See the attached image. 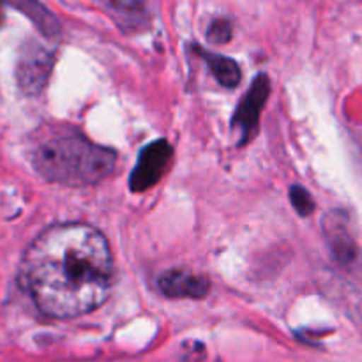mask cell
I'll use <instances>...</instances> for the list:
<instances>
[{"mask_svg":"<svg viewBox=\"0 0 362 362\" xmlns=\"http://www.w3.org/2000/svg\"><path fill=\"white\" fill-rule=\"evenodd\" d=\"M4 21V13H2V7H0V25H2Z\"/></svg>","mask_w":362,"mask_h":362,"instance_id":"12","label":"cell"},{"mask_svg":"<svg viewBox=\"0 0 362 362\" xmlns=\"http://www.w3.org/2000/svg\"><path fill=\"white\" fill-rule=\"evenodd\" d=\"M20 279L35 306L52 318L98 310L113 288V258L105 235L85 223L45 230L21 262Z\"/></svg>","mask_w":362,"mask_h":362,"instance_id":"1","label":"cell"},{"mask_svg":"<svg viewBox=\"0 0 362 362\" xmlns=\"http://www.w3.org/2000/svg\"><path fill=\"white\" fill-rule=\"evenodd\" d=\"M53 52L39 42H27L21 49L16 67L18 85L28 95H35L45 88L53 67Z\"/></svg>","mask_w":362,"mask_h":362,"instance_id":"3","label":"cell"},{"mask_svg":"<svg viewBox=\"0 0 362 362\" xmlns=\"http://www.w3.org/2000/svg\"><path fill=\"white\" fill-rule=\"evenodd\" d=\"M197 52L200 53L202 59L207 62V66L211 67L214 78L223 85V87H237V83L240 81V69L239 66H237L235 60L228 59V57L218 55V53H211L204 48H197Z\"/></svg>","mask_w":362,"mask_h":362,"instance_id":"9","label":"cell"},{"mask_svg":"<svg viewBox=\"0 0 362 362\" xmlns=\"http://www.w3.org/2000/svg\"><path fill=\"white\" fill-rule=\"evenodd\" d=\"M172 152V145L166 140L148 144L138 156V163L131 173V189L141 193V191H147L156 186L168 168Z\"/></svg>","mask_w":362,"mask_h":362,"instance_id":"4","label":"cell"},{"mask_svg":"<svg viewBox=\"0 0 362 362\" xmlns=\"http://www.w3.org/2000/svg\"><path fill=\"white\" fill-rule=\"evenodd\" d=\"M290 202L300 216H310L315 211L313 198H311L310 191L303 186L290 187Z\"/></svg>","mask_w":362,"mask_h":362,"instance_id":"10","label":"cell"},{"mask_svg":"<svg viewBox=\"0 0 362 362\" xmlns=\"http://www.w3.org/2000/svg\"><path fill=\"white\" fill-rule=\"evenodd\" d=\"M269 92H271V83L265 74H258L255 78L253 85L246 95L243 98L240 105L237 106L235 117H233V126L239 129L240 140L246 144L255 136L258 129V122H260L262 110H264L265 103H267Z\"/></svg>","mask_w":362,"mask_h":362,"instance_id":"5","label":"cell"},{"mask_svg":"<svg viewBox=\"0 0 362 362\" xmlns=\"http://www.w3.org/2000/svg\"><path fill=\"white\" fill-rule=\"evenodd\" d=\"M325 235H327L329 244H331L332 251H334L336 258L341 264H350L356 258V244H354L352 235L346 226L345 216L334 212L325 219Z\"/></svg>","mask_w":362,"mask_h":362,"instance_id":"8","label":"cell"},{"mask_svg":"<svg viewBox=\"0 0 362 362\" xmlns=\"http://www.w3.org/2000/svg\"><path fill=\"white\" fill-rule=\"evenodd\" d=\"M4 4H9L11 7L18 9L20 13H23L32 23L37 27V30L41 32L45 37L48 39H57L62 32L60 27V21L55 14L49 9H46L41 2L37 0H0Z\"/></svg>","mask_w":362,"mask_h":362,"instance_id":"7","label":"cell"},{"mask_svg":"<svg viewBox=\"0 0 362 362\" xmlns=\"http://www.w3.org/2000/svg\"><path fill=\"white\" fill-rule=\"evenodd\" d=\"M158 286L172 299H204L211 290V281L205 276L173 269L159 276Z\"/></svg>","mask_w":362,"mask_h":362,"instance_id":"6","label":"cell"},{"mask_svg":"<svg viewBox=\"0 0 362 362\" xmlns=\"http://www.w3.org/2000/svg\"><path fill=\"white\" fill-rule=\"evenodd\" d=\"M232 23H230L228 20H223V18H219V20H214L211 23V27H209V32H207V37L209 41L216 42V45H223V42H228L230 39H232Z\"/></svg>","mask_w":362,"mask_h":362,"instance_id":"11","label":"cell"},{"mask_svg":"<svg viewBox=\"0 0 362 362\" xmlns=\"http://www.w3.org/2000/svg\"><path fill=\"white\" fill-rule=\"evenodd\" d=\"M28 159L42 179L64 186H92L115 168L117 156L69 124H45L28 138Z\"/></svg>","mask_w":362,"mask_h":362,"instance_id":"2","label":"cell"}]
</instances>
